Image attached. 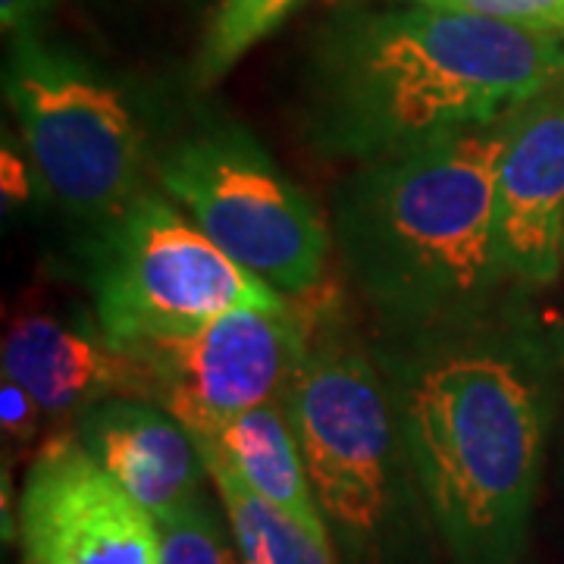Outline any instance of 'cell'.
Wrapping results in <instances>:
<instances>
[{
    "mask_svg": "<svg viewBox=\"0 0 564 564\" xmlns=\"http://www.w3.org/2000/svg\"><path fill=\"white\" fill-rule=\"evenodd\" d=\"M564 73V32L440 7L326 22L311 57L307 141L358 166L502 120Z\"/></svg>",
    "mask_w": 564,
    "mask_h": 564,
    "instance_id": "cell-1",
    "label": "cell"
},
{
    "mask_svg": "<svg viewBox=\"0 0 564 564\" xmlns=\"http://www.w3.org/2000/svg\"><path fill=\"white\" fill-rule=\"evenodd\" d=\"M414 339L386 386L423 508L455 564H518L549 433L540 367L477 321Z\"/></svg>",
    "mask_w": 564,
    "mask_h": 564,
    "instance_id": "cell-2",
    "label": "cell"
},
{
    "mask_svg": "<svg viewBox=\"0 0 564 564\" xmlns=\"http://www.w3.org/2000/svg\"><path fill=\"white\" fill-rule=\"evenodd\" d=\"M508 117L361 163L336 192L345 270L402 333L480 317L505 280L496 254V176Z\"/></svg>",
    "mask_w": 564,
    "mask_h": 564,
    "instance_id": "cell-3",
    "label": "cell"
},
{
    "mask_svg": "<svg viewBox=\"0 0 564 564\" xmlns=\"http://www.w3.org/2000/svg\"><path fill=\"white\" fill-rule=\"evenodd\" d=\"M282 404L326 524L355 552H377L417 489L383 370L358 345L323 339Z\"/></svg>",
    "mask_w": 564,
    "mask_h": 564,
    "instance_id": "cell-4",
    "label": "cell"
},
{
    "mask_svg": "<svg viewBox=\"0 0 564 564\" xmlns=\"http://www.w3.org/2000/svg\"><path fill=\"white\" fill-rule=\"evenodd\" d=\"M158 180L232 261L282 299L317 289L329 261V226L302 185L239 126H210L180 139Z\"/></svg>",
    "mask_w": 564,
    "mask_h": 564,
    "instance_id": "cell-5",
    "label": "cell"
},
{
    "mask_svg": "<svg viewBox=\"0 0 564 564\" xmlns=\"http://www.w3.org/2000/svg\"><path fill=\"white\" fill-rule=\"evenodd\" d=\"M91 289L98 329L122 351L236 307L289 304L207 239L182 207L151 192L101 226Z\"/></svg>",
    "mask_w": 564,
    "mask_h": 564,
    "instance_id": "cell-6",
    "label": "cell"
},
{
    "mask_svg": "<svg viewBox=\"0 0 564 564\" xmlns=\"http://www.w3.org/2000/svg\"><path fill=\"white\" fill-rule=\"evenodd\" d=\"M3 95L41 180L66 214L104 226L139 198L141 126L126 95L98 69L41 44L35 32L17 35Z\"/></svg>",
    "mask_w": 564,
    "mask_h": 564,
    "instance_id": "cell-7",
    "label": "cell"
},
{
    "mask_svg": "<svg viewBox=\"0 0 564 564\" xmlns=\"http://www.w3.org/2000/svg\"><path fill=\"white\" fill-rule=\"evenodd\" d=\"M307 329L289 307H236L223 317L135 345L148 399L192 436H214L248 411L285 399L307 358Z\"/></svg>",
    "mask_w": 564,
    "mask_h": 564,
    "instance_id": "cell-8",
    "label": "cell"
},
{
    "mask_svg": "<svg viewBox=\"0 0 564 564\" xmlns=\"http://www.w3.org/2000/svg\"><path fill=\"white\" fill-rule=\"evenodd\" d=\"M22 564H161L158 521L122 489L76 430L41 445L20 496Z\"/></svg>",
    "mask_w": 564,
    "mask_h": 564,
    "instance_id": "cell-9",
    "label": "cell"
},
{
    "mask_svg": "<svg viewBox=\"0 0 564 564\" xmlns=\"http://www.w3.org/2000/svg\"><path fill=\"white\" fill-rule=\"evenodd\" d=\"M496 254L508 280L545 285L564 263V73L511 110L496 176Z\"/></svg>",
    "mask_w": 564,
    "mask_h": 564,
    "instance_id": "cell-10",
    "label": "cell"
},
{
    "mask_svg": "<svg viewBox=\"0 0 564 564\" xmlns=\"http://www.w3.org/2000/svg\"><path fill=\"white\" fill-rule=\"evenodd\" d=\"M79 443L95 462L161 521L202 496L207 467L192 433L148 399H107L82 411Z\"/></svg>",
    "mask_w": 564,
    "mask_h": 564,
    "instance_id": "cell-11",
    "label": "cell"
},
{
    "mask_svg": "<svg viewBox=\"0 0 564 564\" xmlns=\"http://www.w3.org/2000/svg\"><path fill=\"white\" fill-rule=\"evenodd\" d=\"M3 377L25 386L51 417L82 414L107 399H148L144 367L129 351L107 343L101 329L91 333L47 314H25L10 326Z\"/></svg>",
    "mask_w": 564,
    "mask_h": 564,
    "instance_id": "cell-12",
    "label": "cell"
},
{
    "mask_svg": "<svg viewBox=\"0 0 564 564\" xmlns=\"http://www.w3.org/2000/svg\"><path fill=\"white\" fill-rule=\"evenodd\" d=\"M192 440L214 448L261 499L292 514L314 536L333 543L314 486L307 480L302 448L285 414V404H261L220 426L214 436H192Z\"/></svg>",
    "mask_w": 564,
    "mask_h": 564,
    "instance_id": "cell-13",
    "label": "cell"
},
{
    "mask_svg": "<svg viewBox=\"0 0 564 564\" xmlns=\"http://www.w3.org/2000/svg\"><path fill=\"white\" fill-rule=\"evenodd\" d=\"M207 477L217 486L242 564H336L333 543L314 536L292 514L261 499L214 448L198 443Z\"/></svg>",
    "mask_w": 564,
    "mask_h": 564,
    "instance_id": "cell-14",
    "label": "cell"
},
{
    "mask_svg": "<svg viewBox=\"0 0 564 564\" xmlns=\"http://www.w3.org/2000/svg\"><path fill=\"white\" fill-rule=\"evenodd\" d=\"M302 3L304 0H220L198 54L202 85L220 82L258 41L270 39Z\"/></svg>",
    "mask_w": 564,
    "mask_h": 564,
    "instance_id": "cell-15",
    "label": "cell"
},
{
    "mask_svg": "<svg viewBox=\"0 0 564 564\" xmlns=\"http://www.w3.org/2000/svg\"><path fill=\"white\" fill-rule=\"evenodd\" d=\"M161 530V564H242L236 562L226 530L204 502V496L185 502L158 521Z\"/></svg>",
    "mask_w": 564,
    "mask_h": 564,
    "instance_id": "cell-16",
    "label": "cell"
},
{
    "mask_svg": "<svg viewBox=\"0 0 564 564\" xmlns=\"http://www.w3.org/2000/svg\"><path fill=\"white\" fill-rule=\"evenodd\" d=\"M408 3L458 10V13H474V17L530 25V29L564 32V0H408Z\"/></svg>",
    "mask_w": 564,
    "mask_h": 564,
    "instance_id": "cell-17",
    "label": "cell"
},
{
    "mask_svg": "<svg viewBox=\"0 0 564 564\" xmlns=\"http://www.w3.org/2000/svg\"><path fill=\"white\" fill-rule=\"evenodd\" d=\"M39 414H44V411L25 392V386L10 380V377H3V383H0V423H3V436L13 440L17 445L32 443L39 436Z\"/></svg>",
    "mask_w": 564,
    "mask_h": 564,
    "instance_id": "cell-18",
    "label": "cell"
},
{
    "mask_svg": "<svg viewBox=\"0 0 564 564\" xmlns=\"http://www.w3.org/2000/svg\"><path fill=\"white\" fill-rule=\"evenodd\" d=\"M54 0H0V25L7 35H32L41 17H47Z\"/></svg>",
    "mask_w": 564,
    "mask_h": 564,
    "instance_id": "cell-19",
    "label": "cell"
}]
</instances>
